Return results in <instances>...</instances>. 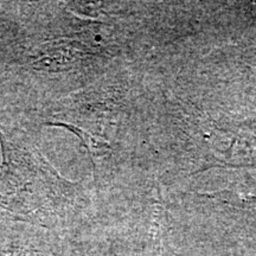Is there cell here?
<instances>
[{
	"label": "cell",
	"mask_w": 256,
	"mask_h": 256,
	"mask_svg": "<svg viewBox=\"0 0 256 256\" xmlns=\"http://www.w3.org/2000/svg\"><path fill=\"white\" fill-rule=\"evenodd\" d=\"M0 256H74L55 240L17 228H0ZM76 256V255H75Z\"/></svg>",
	"instance_id": "obj_2"
},
{
	"label": "cell",
	"mask_w": 256,
	"mask_h": 256,
	"mask_svg": "<svg viewBox=\"0 0 256 256\" xmlns=\"http://www.w3.org/2000/svg\"><path fill=\"white\" fill-rule=\"evenodd\" d=\"M0 209L14 220L46 229L76 226V186L60 177L37 150L0 132Z\"/></svg>",
	"instance_id": "obj_1"
}]
</instances>
